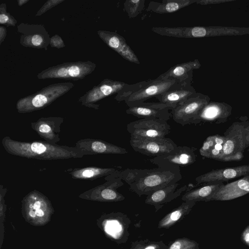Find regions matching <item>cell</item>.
Returning a JSON list of instances; mask_svg holds the SVG:
<instances>
[{
	"instance_id": "f35d334b",
	"label": "cell",
	"mask_w": 249,
	"mask_h": 249,
	"mask_svg": "<svg viewBox=\"0 0 249 249\" xmlns=\"http://www.w3.org/2000/svg\"><path fill=\"white\" fill-rule=\"evenodd\" d=\"M213 148L218 150L223 149V145L219 144H214Z\"/></svg>"
},
{
	"instance_id": "4316f807",
	"label": "cell",
	"mask_w": 249,
	"mask_h": 249,
	"mask_svg": "<svg viewBox=\"0 0 249 249\" xmlns=\"http://www.w3.org/2000/svg\"><path fill=\"white\" fill-rule=\"evenodd\" d=\"M144 0H125L124 6L129 18H133L139 15L144 8Z\"/></svg>"
},
{
	"instance_id": "9a60e30c",
	"label": "cell",
	"mask_w": 249,
	"mask_h": 249,
	"mask_svg": "<svg viewBox=\"0 0 249 249\" xmlns=\"http://www.w3.org/2000/svg\"><path fill=\"white\" fill-rule=\"evenodd\" d=\"M179 185L178 182H176L152 192L147 196L145 203L154 206L156 212H157L165 204L178 197L183 192L187 190L186 185L177 189Z\"/></svg>"
},
{
	"instance_id": "3957f363",
	"label": "cell",
	"mask_w": 249,
	"mask_h": 249,
	"mask_svg": "<svg viewBox=\"0 0 249 249\" xmlns=\"http://www.w3.org/2000/svg\"><path fill=\"white\" fill-rule=\"evenodd\" d=\"M179 82L175 80H148L127 85L118 92L115 99L124 101L128 107L135 106L169 90Z\"/></svg>"
},
{
	"instance_id": "f546056e",
	"label": "cell",
	"mask_w": 249,
	"mask_h": 249,
	"mask_svg": "<svg viewBox=\"0 0 249 249\" xmlns=\"http://www.w3.org/2000/svg\"><path fill=\"white\" fill-rule=\"evenodd\" d=\"M214 144L212 136L208 137L199 149V153L200 155L205 158H207L209 153L213 147Z\"/></svg>"
},
{
	"instance_id": "83f0119b",
	"label": "cell",
	"mask_w": 249,
	"mask_h": 249,
	"mask_svg": "<svg viewBox=\"0 0 249 249\" xmlns=\"http://www.w3.org/2000/svg\"><path fill=\"white\" fill-rule=\"evenodd\" d=\"M167 249H199V247L196 241L184 237L170 242Z\"/></svg>"
},
{
	"instance_id": "52a82bcc",
	"label": "cell",
	"mask_w": 249,
	"mask_h": 249,
	"mask_svg": "<svg viewBox=\"0 0 249 249\" xmlns=\"http://www.w3.org/2000/svg\"><path fill=\"white\" fill-rule=\"evenodd\" d=\"M196 159L195 149L187 146H178L171 153L150 159L158 167H185L194 163Z\"/></svg>"
},
{
	"instance_id": "277c9868",
	"label": "cell",
	"mask_w": 249,
	"mask_h": 249,
	"mask_svg": "<svg viewBox=\"0 0 249 249\" xmlns=\"http://www.w3.org/2000/svg\"><path fill=\"white\" fill-rule=\"evenodd\" d=\"M126 129L131 138L154 139L165 137L170 132L171 126L166 121L144 118L130 122Z\"/></svg>"
},
{
	"instance_id": "d4e9b609",
	"label": "cell",
	"mask_w": 249,
	"mask_h": 249,
	"mask_svg": "<svg viewBox=\"0 0 249 249\" xmlns=\"http://www.w3.org/2000/svg\"><path fill=\"white\" fill-rule=\"evenodd\" d=\"M26 205L29 209L32 217L43 216L48 205L46 197L40 192L34 190L30 192L24 199Z\"/></svg>"
},
{
	"instance_id": "f1b7e54d",
	"label": "cell",
	"mask_w": 249,
	"mask_h": 249,
	"mask_svg": "<svg viewBox=\"0 0 249 249\" xmlns=\"http://www.w3.org/2000/svg\"><path fill=\"white\" fill-rule=\"evenodd\" d=\"M167 247L162 241L144 240L132 242L130 249H167Z\"/></svg>"
},
{
	"instance_id": "9c48e42d",
	"label": "cell",
	"mask_w": 249,
	"mask_h": 249,
	"mask_svg": "<svg viewBox=\"0 0 249 249\" xmlns=\"http://www.w3.org/2000/svg\"><path fill=\"white\" fill-rule=\"evenodd\" d=\"M192 81L179 83L169 90L157 96L156 98L160 103L169 107L171 110L187 99L196 95Z\"/></svg>"
},
{
	"instance_id": "8fae6325",
	"label": "cell",
	"mask_w": 249,
	"mask_h": 249,
	"mask_svg": "<svg viewBox=\"0 0 249 249\" xmlns=\"http://www.w3.org/2000/svg\"><path fill=\"white\" fill-rule=\"evenodd\" d=\"M248 122H236L224 133L226 139L223 145L224 156H231L239 152L243 153L245 150L244 144V132Z\"/></svg>"
},
{
	"instance_id": "5bb4252c",
	"label": "cell",
	"mask_w": 249,
	"mask_h": 249,
	"mask_svg": "<svg viewBox=\"0 0 249 249\" xmlns=\"http://www.w3.org/2000/svg\"><path fill=\"white\" fill-rule=\"evenodd\" d=\"M249 193V175L227 184H222L212 197V200L227 201Z\"/></svg>"
},
{
	"instance_id": "4dcf8cb0",
	"label": "cell",
	"mask_w": 249,
	"mask_h": 249,
	"mask_svg": "<svg viewBox=\"0 0 249 249\" xmlns=\"http://www.w3.org/2000/svg\"><path fill=\"white\" fill-rule=\"evenodd\" d=\"M225 157L226 156L224 155L222 150H218L213 147L210 151L207 157V158L213 159L222 161H224Z\"/></svg>"
},
{
	"instance_id": "8992f818",
	"label": "cell",
	"mask_w": 249,
	"mask_h": 249,
	"mask_svg": "<svg viewBox=\"0 0 249 249\" xmlns=\"http://www.w3.org/2000/svg\"><path fill=\"white\" fill-rule=\"evenodd\" d=\"M130 144L135 151L155 157L169 154L178 146L171 139L166 137L154 139L130 138Z\"/></svg>"
},
{
	"instance_id": "4fadbf2b",
	"label": "cell",
	"mask_w": 249,
	"mask_h": 249,
	"mask_svg": "<svg viewBox=\"0 0 249 249\" xmlns=\"http://www.w3.org/2000/svg\"><path fill=\"white\" fill-rule=\"evenodd\" d=\"M75 147L84 155L98 154H125L127 150L120 146L97 139L87 138L76 142Z\"/></svg>"
},
{
	"instance_id": "603a6c76",
	"label": "cell",
	"mask_w": 249,
	"mask_h": 249,
	"mask_svg": "<svg viewBox=\"0 0 249 249\" xmlns=\"http://www.w3.org/2000/svg\"><path fill=\"white\" fill-rule=\"evenodd\" d=\"M194 0H163L161 2L150 1L146 11L157 14H167L175 12L194 2Z\"/></svg>"
},
{
	"instance_id": "e0dca14e",
	"label": "cell",
	"mask_w": 249,
	"mask_h": 249,
	"mask_svg": "<svg viewBox=\"0 0 249 249\" xmlns=\"http://www.w3.org/2000/svg\"><path fill=\"white\" fill-rule=\"evenodd\" d=\"M100 35L103 40L122 57L130 62L140 64L138 58L124 37L116 33L108 31L101 32Z\"/></svg>"
},
{
	"instance_id": "d590c367",
	"label": "cell",
	"mask_w": 249,
	"mask_h": 249,
	"mask_svg": "<svg viewBox=\"0 0 249 249\" xmlns=\"http://www.w3.org/2000/svg\"><path fill=\"white\" fill-rule=\"evenodd\" d=\"M42 37L39 35H35L32 38V42L33 44L36 46H39L42 42Z\"/></svg>"
},
{
	"instance_id": "7a4b0ae2",
	"label": "cell",
	"mask_w": 249,
	"mask_h": 249,
	"mask_svg": "<svg viewBox=\"0 0 249 249\" xmlns=\"http://www.w3.org/2000/svg\"><path fill=\"white\" fill-rule=\"evenodd\" d=\"M182 178L179 167L140 169L130 189L139 196H146L167 185L178 182Z\"/></svg>"
},
{
	"instance_id": "6da1fadb",
	"label": "cell",
	"mask_w": 249,
	"mask_h": 249,
	"mask_svg": "<svg viewBox=\"0 0 249 249\" xmlns=\"http://www.w3.org/2000/svg\"><path fill=\"white\" fill-rule=\"evenodd\" d=\"M1 143L9 154L28 159L55 160L79 158L84 155L75 146L58 145L47 142H20L7 136L2 139Z\"/></svg>"
},
{
	"instance_id": "7402d4cb",
	"label": "cell",
	"mask_w": 249,
	"mask_h": 249,
	"mask_svg": "<svg viewBox=\"0 0 249 249\" xmlns=\"http://www.w3.org/2000/svg\"><path fill=\"white\" fill-rule=\"evenodd\" d=\"M222 182L206 183V185L186 192L181 197L183 201H209L219 187L223 184Z\"/></svg>"
},
{
	"instance_id": "74e56055",
	"label": "cell",
	"mask_w": 249,
	"mask_h": 249,
	"mask_svg": "<svg viewBox=\"0 0 249 249\" xmlns=\"http://www.w3.org/2000/svg\"><path fill=\"white\" fill-rule=\"evenodd\" d=\"M8 17L4 14H1L0 15V22L1 24L6 23L8 20Z\"/></svg>"
},
{
	"instance_id": "e575fe53",
	"label": "cell",
	"mask_w": 249,
	"mask_h": 249,
	"mask_svg": "<svg viewBox=\"0 0 249 249\" xmlns=\"http://www.w3.org/2000/svg\"><path fill=\"white\" fill-rule=\"evenodd\" d=\"M212 137L215 144H219L223 145L226 141V139L224 136H220L217 134L212 135Z\"/></svg>"
},
{
	"instance_id": "836d02e7",
	"label": "cell",
	"mask_w": 249,
	"mask_h": 249,
	"mask_svg": "<svg viewBox=\"0 0 249 249\" xmlns=\"http://www.w3.org/2000/svg\"><path fill=\"white\" fill-rule=\"evenodd\" d=\"M68 70V74L71 77H76L80 73V69L77 66H72Z\"/></svg>"
},
{
	"instance_id": "ac0fdd59",
	"label": "cell",
	"mask_w": 249,
	"mask_h": 249,
	"mask_svg": "<svg viewBox=\"0 0 249 249\" xmlns=\"http://www.w3.org/2000/svg\"><path fill=\"white\" fill-rule=\"evenodd\" d=\"M200 64L197 59L183 62L170 68L156 79L158 80H175L179 83L192 81L193 71L199 68Z\"/></svg>"
},
{
	"instance_id": "7c38bea8",
	"label": "cell",
	"mask_w": 249,
	"mask_h": 249,
	"mask_svg": "<svg viewBox=\"0 0 249 249\" xmlns=\"http://www.w3.org/2000/svg\"><path fill=\"white\" fill-rule=\"evenodd\" d=\"M116 172L106 176L105 179L107 182L92 189V194L96 196L97 199L105 201L117 202L125 199L124 196L117 191L118 188L124 185V182L117 175Z\"/></svg>"
},
{
	"instance_id": "d6a6232c",
	"label": "cell",
	"mask_w": 249,
	"mask_h": 249,
	"mask_svg": "<svg viewBox=\"0 0 249 249\" xmlns=\"http://www.w3.org/2000/svg\"><path fill=\"white\" fill-rule=\"evenodd\" d=\"M244 144L245 149L249 146V122H248L244 132Z\"/></svg>"
},
{
	"instance_id": "ffe728a7",
	"label": "cell",
	"mask_w": 249,
	"mask_h": 249,
	"mask_svg": "<svg viewBox=\"0 0 249 249\" xmlns=\"http://www.w3.org/2000/svg\"><path fill=\"white\" fill-rule=\"evenodd\" d=\"M54 119H40L31 124L32 128L46 142L54 143L59 141L60 125Z\"/></svg>"
},
{
	"instance_id": "ba28073f",
	"label": "cell",
	"mask_w": 249,
	"mask_h": 249,
	"mask_svg": "<svg viewBox=\"0 0 249 249\" xmlns=\"http://www.w3.org/2000/svg\"><path fill=\"white\" fill-rule=\"evenodd\" d=\"M249 175V164L213 170L197 177V184L217 182H224Z\"/></svg>"
},
{
	"instance_id": "cb8c5ba5",
	"label": "cell",
	"mask_w": 249,
	"mask_h": 249,
	"mask_svg": "<svg viewBox=\"0 0 249 249\" xmlns=\"http://www.w3.org/2000/svg\"><path fill=\"white\" fill-rule=\"evenodd\" d=\"M118 170L114 168L88 167L82 168L69 169L67 172L73 178L79 179H94L114 174Z\"/></svg>"
},
{
	"instance_id": "d6986e66",
	"label": "cell",
	"mask_w": 249,
	"mask_h": 249,
	"mask_svg": "<svg viewBox=\"0 0 249 249\" xmlns=\"http://www.w3.org/2000/svg\"><path fill=\"white\" fill-rule=\"evenodd\" d=\"M231 114V107L226 105L208 104L197 117L195 124L202 121L215 122L217 124L224 123Z\"/></svg>"
},
{
	"instance_id": "30bf717a",
	"label": "cell",
	"mask_w": 249,
	"mask_h": 249,
	"mask_svg": "<svg viewBox=\"0 0 249 249\" xmlns=\"http://www.w3.org/2000/svg\"><path fill=\"white\" fill-rule=\"evenodd\" d=\"M171 108L160 103L143 102L128 107L126 113L140 118H154L167 121L172 117Z\"/></svg>"
},
{
	"instance_id": "1f68e13d",
	"label": "cell",
	"mask_w": 249,
	"mask_h": 249,
	"mask_svg": "<svg viewBox=\"0 0 249 249\" xmlns=\"http://www.w3.org/2000/svg\"><path fill=\"white\" fill-rule=\"evenodd\" d=\"M241 239L245 244L249 247V225L242 232Z\"/></svg>"
},
{
	"instance_id": "2e32d148",
	"label": "cell",
	"mask_w": 249,
	"mask_h": 249,
	"mask_svg": "<svg viewBox=\"0 0 249 249\" xmlns=\"http://www.w3.org/2000/svg\"><path fill=\"white\" fill-rule=\"evenodd\" d=\"M151 30L161 36L178 38H194L208 36L213 35V30L209 27H153Z\"/></svg>"
},
{
	"instance_id": "484cf974",
	"label": "cell",
	"mask_w": 249,
	"mask_h": 249,
	"mask_svg": "<svg viewBox=\"0 0 249 249\" xmlns=\"http://www.w3.org/2000/svg\"><path fill=\"white\" fill-rule=\"evenodd\" d=\"M127 84L124 82L106 79L95 92L91 101H95L108 95L117 94L123 89Z\"/></svg>"
},
{
	"instance_id": "5b68a950",
	"label": "cell",
	"mask_w": 249,
	"mask_h": 249,
	"mask_svg": "<svg viewBox=\"0 0 249 249\" xmlns=\"http://www.w3.org/2000/svg\"><path fill=\"white\" fill-rule=\"evenodd\" d=\"M209 100L207 97L197 93L171 110L172 118L182 126L195 123L201 111L208 105Z\"/></svg>"
},
{
	"instance_id": "8d00e7d4",
	"label": "cell",
	"mask_w": 249,
	"mask_h": 249,
	"mask_svg": "<svg viewBox=\"0 0 249 249\" xmlns=\"http://www.w3.org/2000/svg\"><path fill=\"white\" fill-rule=\"evenodd\" d=\"M68 73V69L65 68H62L58 70L57 71V74L60 77H65L67 75Z\"/></svg>"
},
{
	"instance_id": "44dd1931",
	"label": "cell",
	"mask_w": 249,
	"mask_h": 249,
	"mask_svg": "<svg viewBox=\"0 0 249 249\" xmlns=\"http://www.w3.org/2000/svg\"><path fill=\"white\" fill-rule=\"evenodd\" d=\"M194 201H183L178 207L165 215L159 222V229H168L188 214L196 204Z\"/></svg>"
}]
</instances>
